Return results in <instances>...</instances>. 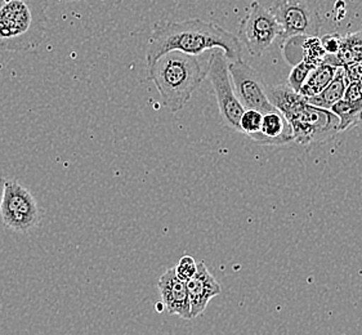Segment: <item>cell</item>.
<instances>
[{
	"instance_id": "6da1fadb",
	"label": "cell",
	"mask_w": 362,
	"mask_h": 335,
	"mask_svg": "<svg viewBox=\"0 0 362 335\" xmlns=\"http://www.w3.org/2000/svg\"><path fill=\"white\" fill-rule=\"evenodd\" d=\"M217 48L223 51L228 61H238L243 56V44L239 37L213 22H158L147 40L146 61L147 66H150L168 52L178 51L199 56Z\"/></svg>"
},
{
	"instance_id": "7a4b0ae2",
	"label": "cell",
	"mask_w": 362,
	"mask_h": 335,
	"mask_svg": "<svg viewBox=\"0 0 362 335\" xmlns=\"http://www.w3.org/2000/svg\"><path fill=\"white\" fill-rule=\"evenodd\" d=\"M267 95L276 109L288 119L293 128L294 143L300 146L325 143L341 133L339 119L330 110L307 102L303 95L288 84L268 86Z\"/></svg>"
},
{
	"instance_id": "3957f363",
	"label": "cell",
	"mask_w": 362,
	"mask_h": 335,
	"mask_svg": "<svg viewBox=\"0 0 362 335\" xmlns=\"http://www.w3.org/2000/svg\"><path fill=\"white\" fill-rule=\"evenodd\" d=\"M148 78L158 88L163 105L178 112L206 78V65L197 56L168 52L148 66Z\"/></svg>"
},
{
	"instance_id": "277c9868",
	"label": "cell",
	"mask_w": 362,
	"mask_h": 335,
	"mask_svg": "<svg viewBox=\"0 0 362 335\" xmlns=\"http://www.w3.org/2000/svg\"><path fill=\"white\" fill-rule=\"evenodd\" d=\"M47 0H0V49H37L47 30Z\"/></svg>"
},
{
	"instance_id": "5b68a950",
	"label": "cell",
	"mask_w": 362,
	"mask_h": 335,
	"mask_svg": "<svg viewBox=\"0 0 362 335\" xmlns=\"http://www.w3.org/2000/svg\"><path fill=\"white\" fill-rule=\"evenodd\" d=\"M206 76L217 98L218 109L225 124L233 131H240V119L245 109L240 103L232 86L228 71V59L222 49H211L209 61L206 64Z\"/></svg>"
},
{
	"instance_id": "8992f818",
	"label": "cell",
	"mask_w": 362,
	"mask_h": 335,
	"mask_svg": "<svg viewBox=\"0 0 362 335\" xmlns=\"http://www.w3.org/2000/svg\"><path fill=\"white\" fill-rule=\"evenodd\" d=\"M268 11L281 26L284 42L296 37H319L321 18L312 0H275Z\"/></svg>"
},
{
	"instance_id": "52a82bcc",
	"label": "cell",
	"mask_w": 362,
	"mask_h": 335,
	"mask_svg": "<svg viewBox=\"0 0 362 335\" xmlns=\"http://www.w3.org/2000/svg\"><path fill=\"white\" fill-rule=\"evenodd\" d=\"M0 217L8 228L16 233H28L40 222V211L29 189L11 180L6 181Z\"/></svg>"
},
{
	"instance_id": "ba28073f",
	"label": "cell",
	"mask_w": 362,
	"mask_h": 335,
	"mask_svg": "<svg viewBox=\"0 0 362 335\" xmlns=\"http://www.w3.org/2000/svg\"><path fill=\"white\" fill-rule=\"evenodd\" d=\"M281 34L283 29L272 13L258 1H253L240 23V42L245 44L247 52L254 57H261Z\"/></svg>"
},
{
	"instance_id": "9c48e42d",
	"label": "cell",
	"mask_w": 362,
	"mask_h": 335,
	"mask_svg": "<svg viewBox=\"0 0 362 335\" xmlns=\"http://www.w3.org/2000/svg\"><path fill=\"white\" fill-rule=\"evenodd\" d=\"M228 71L235 93L244 109L257 110L262 114L276 109L268 100L266 81L252 66L244 62L243 59L228 61Z\"/></svg>"
},
{
	"instance_id": "30bf717a",
	"label": "cell",
	"mask_w": 362,
	"mask_h": 335,
	"mask_svg": "<svg viewBox=\"0 0 362 335\" xmlns=\"http://www.w3.org/2000/svg\"><path fill=\"white\" fill-rule=\"evenodd\" d=\"M161 303L169 315H177L183 320H192L187 285L175 275L174 269L165 271L158 281Z\"/></svg>"
},
{
	"instance_id": "8fae6325",
	"label": "cell",
	"mask_w": 362,
	"mask_h": 335,
	"mask_svg": "<svg viewBox=\"0 0 362 335\" xmlns=\"http://www.w3.org/2000/svg\"><path fill=\"white\" fill-rule=\"evenodd\" d=\"M186 285L192 319L202 316L210 300L221 294V285L218 284L216 277L210 274L204 261L197 263L195 275L189 278Z\"/></svg>"
},
{
	"instance_id": "7c38bea8",
	"label": "cell",
	"mask_w": 362,
	"mask_h": 335,
	"mask_svg": "<svg viewBox=\"0 0 362 335\" xmlns=\"http://www.w3.org/2000/svg\"><path fill=\"white\" fill-rule=\"evenodd\" d=\"M250 139L261 146H289L294 143L293 128L281 111L271 110L262 117L261 129Z\"/></svg>"
},
{
	"instance_id": "4fadbf2b",
	"label": "cell",
	"mask_w": 362,
	"mask_h": 335,
	"mask_svg": "<svg viewBox=\"0 0 362 335\" xmlns=\"http://www.w3.org/2000/svg\"><path fill=\"white\" fill-rule=\"evenodd\" d=\"M348 81L346 78V70L344 66H339L333 81L329 83V86L322 89L319 95H313L305 98L307 102L311 103L313 106H317L321 109L330 110L335 103L341 101L346 93Z\"/></svg>"
},
{
	"instance_id": "5bb4252c",
	"label": "cell",
	"mask_w": 362,
	"mask_h": 335,
	"mask_svg": "<svg viewBox=\"0 0 362 335\" xmlns=\"http://www.w3.org/2000/svg\"><path fill=\"white\" fill-rule=\"evenodd\" d=\"M338 67L337 66L329 65V64H320L312 70L308 78L305 79L302 88L299 89V95H303L305 98L319 95L322 89H325L329 83L333 81L335 74H337Z\"/></svg>"
},
{
	"instance_id": "9a60e30c",
	"label": "cell",
	"mask_w": 362,
	"mask_h": 335,
	"mask_svg": "<svg viewBox=\"0 0 362 335\" xmlns=\"http://www.w3.org/2000/svg\"><path fill=\"white\" fill-rule=\"evenodd\" d=\"M335 117L339 119V131H346L362 122V110L341 98L330 109Z\"/></svg>"
},
{
	"instance_id": "2e32d148",
	"label": "cell",
	"mask_w": 362,
	"mask_h": 335,
	"mask_svg": "<svg viewBox=\"0 0 362 335\" xmlns=\"http://www.w3.org/2000/svg\"><path fill=\"white\" fill-rule=\"evenodd\" d=\"M315 67H316V66L312 65V64L307 62L305 59H300V62H298L297 65L293 67V70H291V73H290L286 84H288L293 90L299 92V89L302 88L305 79L308 78V75H310V73H311Z\"/></svg>"
},
{
	"instance_id": "e0dca14e",
	"label": "cell",
	"mask_w": 362,
	"mask_h": 335,
	"mask_svg": "<svg viewBox=\"0 0 362 335\" xmlns=\"http://www.w3.org/2000/svg\"><path fill=\"white\" fill-rule=\"evenodd\" d=\"M262 117L263 114L257 110H245L240 119V129L241 133L247 134V137L253 136L261 129Z\"/></svg>"
},
{
	"instance_id": "ac0fdd59",
	"label": "cell",
	"mask_w": 362,
	"mask_h": 335,
	"mask_svg": "<svg viewBox=\"0 0 362 335\" xmlns=\"http://www.w3.org/2000/svg\"><path fill=\"white\" fill-rule=\"evenodd\" d=\"M175 275L178 278H181L182 281L187 283L191 277L194 276L197 270V263L195 259L189 255H185L180 259L178 264L174 267Z\"/></svg>"
},
{
	"instance_id": "d6986e66",
	"label": "cell",
	"mask_w": 362,
	"mask_h": 335,
	"mask_svg": "<svg viewBox=\"0 0 362 335\" xmlns=\"http://www.w3.org/2000/svg\"><path fill=\"white\" fill-rule=\"evenodd\" d=\"M321 47L326 54H338L341 51L343 37L339 34H327L320 39Z\"/></svg>"
},
{
	"instance_id": "ffe728a7",
	"label": "cell",
	"mask_w": 362,
	"mask_h": 335,
	"mask_svg": "<svg viewBox=\"0 0 362 335\" xmlns=\"http://www.w3.org/2000/svg\"><path fill=\"white\" fill-rule=\"evenodd\" d=\"M6 181L3 177H0V206H1V201H3V195H4V187H6Z\"/></svg>"
},
{
	"instance_id": "44dd1931",
	"label": "cell",
	"mask_w": 362,
	"mask_h": 335,
	"mask_svg": "<svg viewBox=\"0 0 362 335\" xmlns=\"http://www.w3.org/2000/svg\"><path fill=\"white\" fill-rule=\"evenodd\" d=\"M59 1H64V0H59ZM71 1H78V0H71Z\"/></svg>"
}]
</instances>
